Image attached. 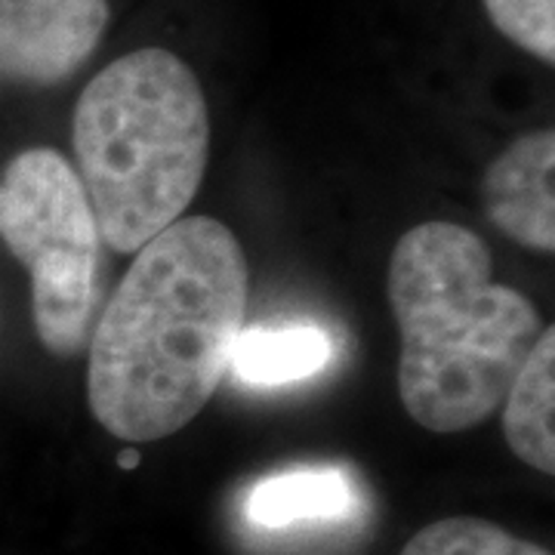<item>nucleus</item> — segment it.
<instances>
[{"instance_id": "f257e3e1", "label": "nucleus", "mask_w": 555, "mask_h": 555, "mask_svg": "<svg viewBox=\"0 0 555 555\" xmlns=\"http://www.w3.org/2000/svg\"><path fill=\"white\" fill-rule=\"evenodd\" d=\"M247 284L241 241L214 217L177 219L139 247L87 346L102 429L142 444L189 426L229 371Z\"/></svg>"}, {"instance_id": "f03ea898", "label": "nucleus", "mask_w": 555, "mask_h": 555, "mask_svg": "<svg viewBox=\"0 0 555 555\" xmlns=\"http://www.w3.org/2000/svg\"><path fill=\"white\" fill-rule=\"evenodd\" d=\"M491 269L488 244L448 219L420 222L392 247L398 396L429 433L454 436L494 416L543 334L534 302Z\"/></svg>"}, {"instance_id": "7ed1b4c3", "label": "nucleus", "mask_w": 555, "mask_h": 555, "mask_svg": "<svg viewBox=\"0 0 555 555\" xmlns=\"http://www.w3.org/2000/svg\"><path fill=\"white\" fill-rule=\"evenodd\" d=\"M72 145L102 244L137 254L204 182L210 115L198 75L164 47L108 62L75 105Z\"/></svg>"}, {"instance_id": "20e7f679", "label": "nucleus", "mask_w": 555, "mask_h": 555, "mask_svg": "<svg viewBox=\"0 0 555 555\" xmlns=\"http://www.w3.org/2000/svg\"><path fill=\"white\" fill-rule=\"evenodd\" d=\"M0 238L31 275L40 346L56 358L80 356L102 297V235L75 167L56 149H25L3 167Z\"/></svg>"}, {"instance_id": "39448f33", "label": "nucleus", "mask_w": 555, "mask_h": 555, "mask_svg": "<svg viewBox=\"0 0 555 555\" xmlns=\"http://www.w3.org/2000/svg\"><path fill=\"white\" fill-rule=\"evenodd\" d=\"M108 16V0H0V80H68L100 47Z\"/></svg>"}, {"instance_id": "423d86ee", "label": "nucleus", "mask_w": 555, "mask_h": 555, "mask_svg": "<svg viewBox=\"0 0 555 555\" xmlns=\"http://www.w3.org/2000/svg\"><path fill=\"white\" fill-rule=\"evenodd\" d=\"M485 214L509 241L534 254L555 250V133L518 137L488 167L481 182Z\"/></svg>"}, {"instance_id": "0eeeda50", "label": "nucleus", "mask_w": 555, "mask_h": 555, "mask_svg": "<svg viewBox=\"0 0 555 555\" xmlns=\"http://www.w3.org/2000/svg\"><path fill=\"white\" fill-rule=\"evenodd\" d=\"M358 488L343 466H297L259 478L244 496V518L262 531L334 525L356 513Z\"/></svg>"}, {"instance_id": "6e6552de", "label": "nucleus", "mask_w": 555, "mask_h": 555, "mask_svg": "<svg viewBox=\"0 0 555 555\" xmlns=\"http://www.w3.org/2000/svg\"><path fill=\"white\" fill-rule=\"evenodd\" d=\"M509 451L537 473H555V327L543 334L518 367L500 404Z\"/></svg>"}, {"instance_id": "1a4fd4ad", "label": "nucleus", "mask_w": 555, "mask_h": 555, "mask_svg": "<svg viewBox=\"0 0 555 555\" xmlns=\"http://www.w3.org/2000/svg\"><path fill=\"white\" fill-rule=\"evenodd\" d=\"M334 356L331 337L315 324L250 327L241 331L229 367L250 386H287L315 377Z\"/></svg>"}, {"instance_id": "9d476101", "label": "nucleus", "mask_w": 555, "mask_h": 555, "mask_svg": "<svg viewBox=\"0 0 555 555\" xmlns=\"http://www.w3.org/2000/svg\"><path fill=\"white\" fill-rule=\"evenodd\" d=\"M401 555H553L488 518L448 516L416 531Z\"/></svg>"}, {"instance_id": "9b49d317", "label": "nucleus", "mask_w": 555, "mask_h": 555, "mask_svg": "<svg viewBox=\"0 0 555 555\" xmlns=\"http://www.w3.org/2000/svg\"><path fill=\"white\" fill-rule=\"evenodd\" d=\"M488 20L525 53L540 62H555V0H481Z\"/></svg>"}, {"instance_id": "f8f14e48", "label": "nucleus", "mask_w": 555, "mask_h": 555, "mask_svg": "<svg viewBox=\"0 0 555 555\" xmlns=\"http://www.w3.org/2000/svg\"><path fill=\"white\" fill-rule=\"evenodd\" d=\"M118 463L124 466V469H133V466L139 463V454H137V451H127V454L118 456Z\"/></svg>"}]
</instances>
